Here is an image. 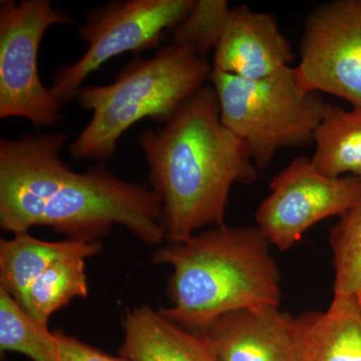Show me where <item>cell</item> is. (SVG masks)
<instances>
[{"instance_id":"obj_4","label":"cell","mask_w":361,"mask_h":361,"mask_svg":"<svg viewBox=\"0 0 361 361\" xmlns=\"http://www.w3.org/2000/svg\"><path fill=\"white\" fill-rule=\"evenodd\" d=\"M211 71L194 47L171 44L152 58L130 61L111 84L84 85L75 99L92 118L68 153L75 160H109L130 127L147 118L167 122L204 87Z\"/></svg>"},{"instance_id":"obj_16","label":"cell","mask_w":361,"mask_h":361,"mask_svg":"<svg viewBox=\"0 0 361 361\" xmlns=\"http://www.w3.org/2000/svg\"><path fill=\"white\" fill-rule=\"evenodd\" d=\"M82 255L59 259L25 292L20 302L33 319L47 326L51 316L75 298L89 293L85 260Z\"/></svg>"},{"instance_id":"obj_11","label":"cell","mask_w":361,"mask_h":361,"mask_svg":"<svg viewBox=\"0 0 361 361\" xmlns=\"http://www.w3.org/2000/svg\"><path fill=\"white\" fill-rule=\"evenodd\" d=\"M293 59L290 42L280 32L274 16L241 6L230 11L214 49L212 68L258 80L288 66Z\"/></svg>"},{"instance_id":"obj_3","label":"cell","mask_w":361,"mask_h":361,"mask_svg":"<svg viewBox=\"0 0 361 361\" xmlns=\"http://www.w3.org/2000/svg\"><path fill=\"white\" fill-rule=\"evenodd\" d=\"M270 242L258 227L218 226L157 249L153 263L170 266L172 305L161 314L203 332L221 316L280 306L281 275Z\"/></svg>"},{"instance_id":"obj_8","label":"cell","mask_w":361,"mask_h":361,"mask_svg":"<svg viewBox=\"0 0 361 361\" xmlns=\"http://www.w3.org/2000/svg\"><path fill=\"white\" fill-rule=\"evenodd\" d=\"M269 186L255 219L271 245L281 251L295 245L316 223L341 216L361 201V178L320 174L307 156L292 160Z\"/></svg>"},{"instance_id":"obj_12","label":"cell","mask_w":361,"mask_h":361,"mask_svg":"<svg viewBox=\"0 0 361 361\" xmlns=\"http://www.w3.org/2000/svg\"><path fill=\"white\" fill-rule=\"evenodd\" d=\"M120 356L127 361H218L203 332L180 326L149 305L126 311Z\"/></svg>"},{"instance_id":"obj_7","label":"cell","mask_w":361,"mask_h":361,"mask_svg":"<svg viewBox=\"0 0 361 361\" xmlns=\"http://www.w3.org/2000/svg\"><path fill=\"white\" fill-rule=\"evenodd\" d=\"M196 0H118L85 16L78 35L87 44L82 58L54 73L52 94L65 106L75 99L90 73L111 59L157 49L165 32L187 18Z\"/></svg>"},{"instance_id":"obj_13","label":"cell","mask_w":361,"mask_h":361,"mask_svg":"<svg viewBox=\"0 0 361 361\" xmlns=\"http://www.w3.org/2000/svg\"><path fill=\"white\" fill-rule=\"evenodd\" d=\"M102 251L101 242H80L66 239L44 241L28 232L13 238L0 240V288L20 302L30 285L59 259L70 255L87 258Z\"/></svg>"},{"instance_id":"obj_19","label":"cell","mask_w":361,"mask_h":361,"mask_svg":"<svg viewBox=\"0 0 361 361\" xmlns=\"http://www.w3.org/2000/svg\"><path fill=\"white\" fill-rule=\"evenodd\" d=\"M230 11L226 0H197L187 18L175 28L171 44L189 45L206 56L217 47Z\"/></svg>"},{"instance_id":"obj_2","label":"cell","mask_w":361,"mask_h":361,"mask_svg":"<svg viewBox=\"0 0 361 361\" xmlns=\"http://www.w3.org/2000/svg\"><path fill=\"white\" fill-rule=\"evenodd\" d=\"M137 142L161 200L168 241H185L208 226H224L233 184L258 179L245 144L221 122L212 85L195 92L164 127L142 130Z\"/></svg>"},{"instance_id":"obj_10","label":"cell","mask_w":361,"mask_h":361,"mask_svg":"<svg viewBox=\"0 0 361 361\" xmlns=\"http://www.w3.org/2000/svg\"><path fill=\"white\" fill-rule=\"evenodd\" d=\"M203 334L218 361H304L300 320L279 306L232 311Z\"/></svg>"},{"instance_id":"obj_18","label":"cell","mask_w":361,"mask_h":361,"mask_svg":"<svg viewBox=\"0 0 361 361\" xmlns=\"http://www.w3.org/2000/svg\"><path fill=\"white\" fill-rule=\"evenodd\" d=\"M334 254V298L361 302V201L339 216L330 232Z\"/></svg>"},{"instance_id":"obj_17","label":"cell","mask_w":361,"mask_h":361,"mask_svg":"<svg viewBox=\"0 0 361 361\" xmlns=\"http://www.w3.org/2000/svg\"><path fill=\"white\" fill-rule=\"evenodd\" d=\"M0 349L32 361H58L54 332L28 314L8 292L0 288Z\"/></svg>"},{"instance_id":"obj_15","label":"cell","mask_w":361,"mask_h":361,"mask_svg":"<svg viewBox=\"0 0 361 361\" xmlns=\"http://www.w3.org/2000/svg\"><path fill=\"white\" fill-rule=\"evenodd\" d=\"M314 142L310 159L317 172L331 178L343 174L361 178V108L346 111L326 104Z\"/></svg>"},{"instance_id":"obj_6","label":"cell","mask_w":361,"mask_h":361,"mask_svg":"<svg viewBox=\"0 0 361 361\" xmlns=\"http://www.w3.org/2000/svg\"><path fill=\"white\" fill-rule=\"evenodd\" d=\"M75 25L71 14L49 0L0 1V118H23L51 128L63 104L40 80V42L49 27Z\"/></svg>"},{"instance_id":"obj_9","label":"cell","mask_w":361,"mask_h":361,"mask_svg":"<svg viewBox=\"0 0 361 361\" xmlns=\"http://www.w3.org/2000/svg\"><path fill=\"white\" fill-rule=\"evenodd\" d=\"M294 71L304 92H327L361 108V0H334L312 11Z\"/></svg>"},{"instance_id":"obj_14","label":"cell","mask_w":361,"mask_h":361,"mask_svg":"<svg viewBox=\"0 0 361 361\" xmlns=\"http://www.w3.org/2000/svg\"><path fill=\"white\" fill-rule=\"evenodd\" d=\"M304 361H361V302L334 298L325 312L299 316Z\"/></svg>"},{"instance_id":"obj_1","label":"cell","mask_w":361,"mask_h":361,"mask_svg":"<svg viewBox=\"0 0 361 361\" xmlns=\"http://www.w3.org/2000/svg\"><path fill=\"white\" fill-rule=\"evenodd\" d=\"M68 139L54 132L0 140L2 230L16 235L44 226L92 243L121 225L146 245H163V207L153 188L120 179L104 164L75 172L61 158Z\"/></svg>"},{"instance_id":"obj_20","label":"cell","mask_w":361,"mask_h":361,"mask_svg":"<svg viewBox=\"0 0 361 361\" xmlns=\"http://www.w3.org/2000/svg\"><path fill=\"white\" fill-rule=\"evenodd\" d=\"M58 341V361H127L123 357L108 355L75 337L63 331H54Z\"/></svg>"},{"instance_id":"obj_5","label":"cell","mask_w":361,"mask_h":361,"mask_svg":"<svg viewBox=\"0 0 361 361\" xmlns=\"http://www.w3.org/2000/svg\"><path fill=\"white\" fill-rule=\"evenodd\" d=\"M208 80L221 122L245 144L257 169L267 168L280 149L314 142L326 103L320 92L301 89L290 66L258 80L212 68Z\"/></svg>"}]
</instances>
